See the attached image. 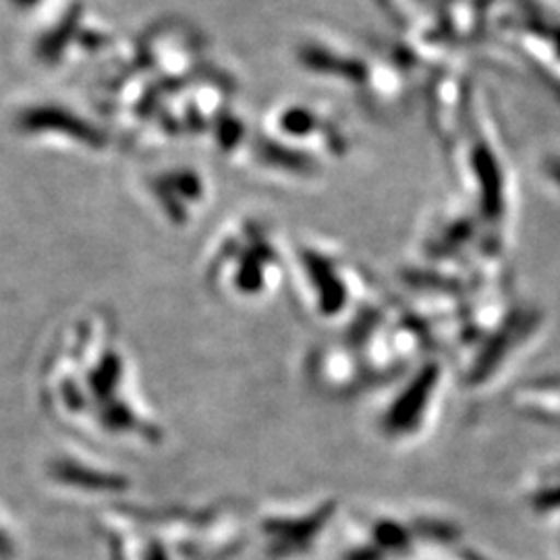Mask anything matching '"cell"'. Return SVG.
Returning a JSON list of instances; mask_svg holds the SVG:
<instances>
[{
  "label": "cell",
  "instance_id": "cell-2",
  "mask_svg": "<svg viewBox=\"0 0 560 560\" xmlns=\"http://www.w3.org/2000/svg\"><path fill=\"white\" fill-rule=\"evenodd\" d=\"M332 502L318 501L303 506H272L264 511L258 532L264 540V555L272 560H293L307 557L328 529L332 517Z\"/></svg>",
  "mask_w": 560,
  "mask_h": 560
},
{
  "label": "cell",
  "instance_id": "cell-1",
  "mask_svg": "<svg viewBox=\"0 0 560 560\" xmlns=\"http://www.w3.org/2000/svg\"><path fill=\"white\" fill-rule=\"evenodd\" d=\"M446 372L441 361L425 358L407 370L405 382L384 402L378 432L388 444L418 441L432 425L444 397Z\"/></svg>",
  "mask_w": 560,
  "mask_h": 560
}]
</instances>
